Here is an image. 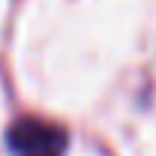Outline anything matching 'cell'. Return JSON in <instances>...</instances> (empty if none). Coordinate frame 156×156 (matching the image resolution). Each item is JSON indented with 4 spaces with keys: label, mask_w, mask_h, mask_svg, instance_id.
I'll return each mask as SVG.
<instances>
[{
    "label": "cell",
    "mask_w": 156,
    "mask_h": 156,
    "mask_svg": "<svg viewBox=\"0 0 156 156\" xmlns=\"http://www.w3.org/2000/svg\"><path fill=\"white\" fill-rule=\"evenodd\" d=\"M6 147L12 156H64L67 132L58 122L40 116H22L6 132Z\"/></svg>",
    "instance_id": "cell-1"
}]
</instances>
